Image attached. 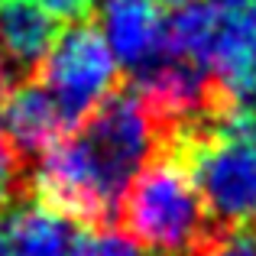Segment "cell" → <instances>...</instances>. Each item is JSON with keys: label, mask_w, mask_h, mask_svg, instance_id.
<instances>
[{"label": "cell", "mask_w": 256, "mask_h": 256, "mask_svg": "<svg viewBox=\"0 0 256 256\" xmlns=\"http://www.w3.org/2000/svg\"><path fill=\"white\" fill-rule=\"evenodd\" d=\"M98 20L110 52L133 75L169 56L162 4L156 0H104Z\"/></svg>", "instance_id": "obj_6"}, {"label": "cell", "mask_w": 256, "mask_h": 256, "mask_svg": "<svg viewBox=\"0 0 256 256\" xmlns=\"http://www.w3.org/2000/svg\"><path fill=\"white\" fill-rule=\"evenodd\" d=\"M0 256H6V234H4V224H0Z\"/></svg>", "instance_id": "obj_13"}, {"label": "cell", "mask_w": 256, "mask_h": 256, "mask_svg": "<svg viewBox=\"0 0 256 256\" xmlns=\"http://www.w3.org/2000/svg\"><path fill=\"white\" fill-rule=\"evenodd\" d=\"M32 4H39L56 20H68V23L91 20V13H94V0H32Z\"/></svg>", "instance_id": "obj_12"}, {"label": "cell", "mask_w": 256, "mask_h": 256, "mask_svg": "<svg viewBox=\"0 0 256 256\" xmlns=\"http://www.w3.org/2000/svg\"><path fill=\"white\" fill-rule=\"evenodd\" d=\"M36 78L58 100L72 130L88 120V114L120 88V62L110 52L98 23L82 20L65 30L36 68Z\"/></svg>", "instance_id": "obj_4"}, {"label": "cell", "mask_w": 256, "mask_h": 256, "mask_svg": "<svg viewBox=\"0 0 256 256\" xmlns=\"http://www.w3.org/2000/svg\"><path fill=\"white\" fill-rule=\"evenodd\" d=\"M6 256H75L82 227L23 194L4 220Z\"/></svg>", "instance_id": "obj_8"}, {"label": "cell", "mask_w": 256, "mask_h": 256, "mask_svg": "<svg viewBox=\"0 0 256 256\" xmlns=\"http://www.w3.org/2000/svg\"><path fill=\"white\" fill-rule=\"evenodd\" d=\"M0 130L10 140V146L26 159L42 156L49 146H56L62 136H68L72 124L65 120L58 100L49 94V88L36 75L16 78L4 84L0 98Z\"/></svg>", "instance_id": "obj_5"}, {"label": "cell", "mask_w": 256, "mask_h": 256, "mask_svg": "<svg viewBox=\"0 0 256 256\" xmlns=\"http://www.w3.org/2000/svg\"><path fill=\"white\" fill-rule=\"evenodd\" d=\"M4 78H0V98H4ZM23 178H26V169H23V156L10 146V140L4 136L0 130V214H6L20 198H23Z\"/></svg>", "instance_id": "obj_10"}, {"label": "cell", "mask_w": 256, "mask_h": 256, "mask_svg": "<svg viewBox=\"0 0 256 256\" xmlns=\"http://www.w3.org/2000/svg\"><path fill=\"white\" fill-rule=\"evenodd\" d=\"M126 182L98 156L82 130L62 136L26 169L23 194L78 227H114Z\"/></svg>", "instance_id": "obj_2"}, {"label": "cell", "mask_w": 256, "mask_h": 256, "mask_svg": "<svg viewBox=\"0 0 256 256\" xmlns=\"http://www.w3.org/2000/svg\"><path fill=\"white\" fill-rule=\"evenodd\" d=\"M58 39V20L32 0H0V65L10 82L36 75Z\"/></svg>", "instance_id": "obj_7"}, {"label": "cell", "mask_w": 256, "mask_h": 256, "mask_svg": "<svg viewBox=\"0 0 256 256\" xmlns=\"http://www.w3.org/2000/svg\"><path fill=\"white\" fill-rule=\"evenodd\" d=\"M194 256H256V234H224V237H214Z\"/></svg>", "instance_id": "obj_11"}, {"label": "cell", "mask_w": 256, "mask_h": 256, "mask_svg": "<svg viewBox=\"0 0 256 256\" xmlns=\"http://www.w3.org/2000/svg\"><path fill=\"white\" fill-rule=\"evenodd\" d=\"M156 4H162V6H182V4H188V0H156Z\"/></svg>", "instance_id": "obj_14"}, {"label": "cell", "mask_w": 256, "mask_h": 256, "mask_svg": "<svg viewBox=\"0 0 256 256\" xmlns=\"http://www.w3.org/2000/svg\"><path fill=\"white\" fill-rule=\"evenodd\" d=\"M166 150L192 175L214 234H256V143L220 130H188Z\"/></svg>", "instance_id": "obj_3"}, {"label": "cell", "mask_w": 256, "mask_h": 256, "mask_svg": "<svg viewBox=\"0 0 256 256\" xmlns=\"http://www.w3.org/2000/svg\"><path fill=\"white\" fill-rule=\"evenodd\" d=\"M75 256H143V250L117 227H82Z\"/></svg>", "instance_id": "obj_9"}, {"label": "cell", "mask_w": 256, "mask_h": 256, "mask_svg": "<svg viewBox=\"0 0 256 256\" xmlns=\"http://www.w3.org/2000/svg\"><path fill=\"white\" fill-rule=\"evenodd\" d=\"M114 227L152 256H194L220 237L208 220L192 175L172 150H159L133 172L120 194Z\"/></svg>", "instance_id": "obj_1"}]
</instances>
